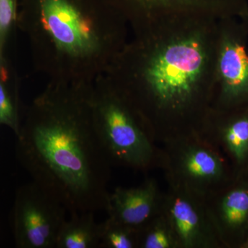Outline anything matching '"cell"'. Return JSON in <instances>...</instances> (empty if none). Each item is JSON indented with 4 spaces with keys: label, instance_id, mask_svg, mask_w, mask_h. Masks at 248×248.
<instances>
[{
    "label": "cell",
    "instance_id": "obj_1",
    "mask_svg": "<svg viewBox=\"0 0 248 248\" xmlns=\"http://www.w3.org/2000/svg\"><path fill=\"white\" fill-rule=\"evenodd\" d=\"M93 81L50 80L24 112L16 157L69 213L107 211L112 168L94 125Z\"/></svg>",
    "mask_w": 248,
    "mask_h": 248
},
{
    "label": "cell",
    "instance_id": "obj_2",
    "mask_svg": "<svg viewBox=\"0 0 248 248\" xmlns=\"http://www.w3.org/2000/svg\"><path fill=\"white\" fill-rule=\"evenodd\" d=\"M119 14L108 0H18L16 25L51 80L93 81L118 56Z\"/></svg>",
    "mask_w": 248,
    "mask_h": 248
},
{
    "label": "cell",
    "instance_id": "obj_3",
    "mask_svg": "<svg viewBox=\"0 0 248 248\" xmlns=\"http://www.w3.org/2000/svg\"><path fill=\"white\" fill-rule=\"evenodd\" d=\"M92 108L96 130L112 166L159 169V146L126 98L104 75L93 81Z\"/></svg>",
    "mask_w": 248,
    "mask_h": 248
},
{
    "label": "cell",
    "instance_id": "obj_4",
    "mask_svg": "<svg viewBox=\"0 0 248 248\" xmlns=\"http://www.w3.org/2000/svg\"><path fill=\"white\" fill-rule=\"evenodd\" d=\"M159 146V169L168 186L205 200L235 179L223 153L202 135L172 139Z\"/></svg>",
    "mask_w": 248,
    "mask_h": 248
},
{
    "label": "cell",
    "instance_id": "obj_5",
    "mask_svg": "<svg viewBox=\"0 0 248 248\" xmlns=\"http://www.w3.org/2000/svg\"><path fill=\"white\" fill-rule=\"evenodd\" d=\"M66 211L55 195L37 183L20 186L10 215L16 247L55 248Z\"/></svg>",
    "mask_w": 248,
    "mask_h": 248
},
{
    "label": "cell",
    "instance_id": "obj_6",
    "mask_svg": "<svg viewBox=\"0 0 248 248\" xmlns=\"http://www.w3.org/2000/svg\"><path fill=\"white\" fill-rule=\"evenodd\" d=\"M161 213L178 248H223L204 199L169 186L163 193Z\"/></svg>",
    "mask_w": 248,
    "mask_h": 248
},
{
    "label": "cell",
    "instance_id": "obj_7",
    "mask_svg": "<svg viewBox=\"0 0 248 248\" xmlns=\"http://www.w3.org/2000/svg\"><path fill=\"white\" fill-rule=\"evenodd\" d=\"M205 200L223 248H243L248 240V176L234 179Z\"/></svg>",
    "mask_w": 248,
    "mask_h": 248
},
{
    "label": "cell",
    "instance_id": "obj_8",
    "mask_svg": "<svg viewBox=\"0 0 248 248\" xmlns=\"http://www.w3.org/2000/svg\"><path fill=\"white\" fill-rule=\"evenodd\" d=\"M163 193L153 177L136 187H116L109 197L108 218L138 230L161 213Z\"/></svg>",
    "mask_w": 248,
    "mask_h": 248
},
{
    "label": "cell",
    "instance_id": "obj_9",
    "mask_svg": "<svg viewBox=\"0 0 248 248\" xmlns=\"http://www.w3.org/2000/svg\"><path fill=\"white\" fill-rule=\"evenodd\" d=\"M202 135L223 153L235 179L248 176V116L203 129Z\"/></svg>",
    "mask_w": 248,
    "mask_h": 248
},
{
    "label": "cell",
    "instance_id": "obj_10",
    "mask_svg": "<svg viewBox=\"0 0 248 248\" xmlns=\"http://www.w3.org/2000/svg\"><path fill=\"white\" fill-rule=\"evenodd\" d=\"M93 212L73 213L59 231L55 248H97L100 246L102 223Z\"/></svg>",
    "mask_w": 248,
    "mask_h": 248
},
{
    "label": "cell",
    "instance_id": "obj_11",
    "mask_svg": "<svg viewBox=\"0 0 248 248\" xmlns=\"http://www.w3.org/2000/svg\"><path fill=\"white\" fill-rule=\"evenodd\" d=\"M220 71L224 79L228 97H236L248 84V56L238 44L227 45L220 58Z\"/></svg>",
    "mask_w": 248,
    "mask_h": 248
},
{
    "label": "cell",
    "instance_id": "obj_12",
    "mask_svg": "<svg viewBox=\"0 0 248 248\" xmlns=\"http://www.w3.org/2000/svg\"><path fill=\"white\" fill-rule=\"evenodd\" d=\"M138 248H179L162 213L138 229Z\"/></svg>",
    "mask_w": 248,
    "mask_h": 248
},
{
    "label": "cell",
    "instance_id": "obj_13",
    "mask_svg": "<svg viewBox=\"0 0 248 248\" xmlns=\"http://www.w3.org/2000/svg\"><path fill=\"white\" fill-rule=\"evenodd\" d=\"M24 112L21 110L17 88L1 77L0 82V123L11 129L16 137L22 127Z\"/></svg>",
    "mask_w": 248,
    "mask_h": 248
},
{
    "label": "cell",
    "instance_id": "obj_14",
    "mask_svg": "<svg viewBox=\"0 0 248 248\" xmlns=\"http://www.w3.org/2000/svg\"><path fill=\"white\" fill-rule=\"evenodd\" d=\"M99 248H138V230L107 218L102 223Z\"/></svg>",
    "mask_w": 248,
    "mask_h": 248
},
{
    "label": "cell",
    "instance_id": "obj_15",
    "mask_svg": "<svg viewBox=\"0 0 248 248\" xmlns=\"http://www.w3.org/2000/svg\"><path fill=\"white\" fill-rule=\"evenodd\" d=\"M18 0H0V55L4 60L5 47L17 22Z\"/></svg>",
    "mask_w": 248,
    "mask_h": 248
},
{
    "label": "cell",
    "instance_id": "obj_16",
    "mask_svg": "<svg viewBox=\"0 0 248 248\" xmlns=\"http://www.w3.org/2000/svg\"><path fill=\"white\" fill-rule=\"evenodd\" d=\"M114 6L120 11L127 6H135L143 9H150L154 5L164 2L167 0H108Z\"/></svg>",
    "mask_w": 248,
    "mask_h": 248
},
{
    "label": "cell",
    "instance_id": "obj_17",
    "mask_svg": "<svg viewBox=\"0 0 248 248\" xmlns=\"http://www.w3.org/2000/svg\"><path fill=\"white\" fill-rule=\"evenodd\" d=\"M243 248H248V240L247 241H246V243L244 244V246H243Z\"/></svg>",
    "mask_w": 248,
    "mask_h": 248
}]
</instances>
